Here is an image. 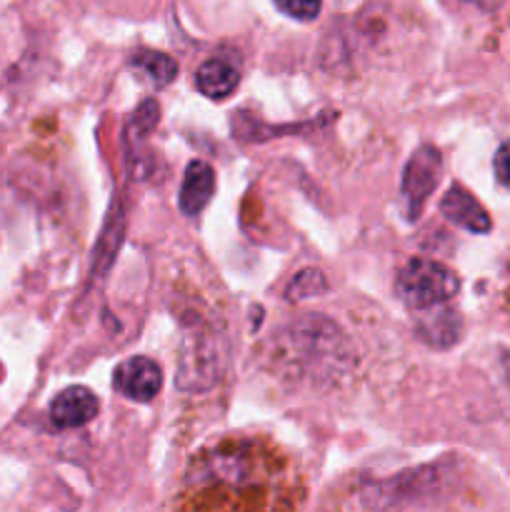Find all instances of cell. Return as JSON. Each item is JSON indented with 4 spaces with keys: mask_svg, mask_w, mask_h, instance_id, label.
<instances>
[{
    "mask_svg": "<svg viewBox=\"0 0 510 512\" xmlns=\"http://www.w3.org/2000/svg\"><path fill=\"white\" fill-rule=\"evenodd\" d=\"M460 278L448 268L430 258H410L395 278V293L415 313L443 308L458 295Z\"/></svg>",
    "mask_w": 510,
    "mask_h": 512,
    "instance_id": "6da1fadb",
    "label": "cell"
},
{
    "mask_svg": "<svg viewBox=\"0 0 510 512\" xmlns=\"http://www.w3.org/2000/svg\"><path fill=\"white\" fill-rule=\"evenodd\" d=\"M440 175H443V158L435 145H420L408 160L403 170V183H400V195H403V213L410 223L423 215L425 203L438 188Z\"/></svg>",
    "mask_w": 510,
    "mask_h": 512,
    "instance_id": "7a4b0ae2",
    "label": "cell"
},
{
    "mask_svg": "<svg viewBox=\"0 0 510 512\" xmlns=\"http://www.w3.org/2000/svg\"><path fill=\"white\" fill-rule=\"evenodd\" d=\"M113 385L125 398L148 403L163 388V373H160L158 363H153L150 358H143V355H135V358L123 360L115 368Z\"/></svg>",
    "mask_w": 510,
    "mask_h": 512,
    "instance_id": "3957f363",
    "label": "cell"
},
{
    "mask_svg": "<svg viewBox=\"0 0 510 512\" xmlns=\"http://www.w3.org/2000/svg\"><path fill=\"white\" fill-rule=\"evenodd\" d=\"M98 410L100 403L93 390L83 388V385H73V388H65L63 393L55 395L48 415L55 428L70 430L88 425L98 415Z\"/></svg>",
    "mask_w": 510,
    "mask_h": 512,
    "instance_id": "277c9868",
    "label": "cell"
},
{
    "mask_svg": "<svg viewBox=\"0 0 510 512\" xmlns=\"http://www.w3.org/2000/svg\"><path fill=\"white\" fill-rule=\"evenodd\" d=\"M440 213L450 220V223L460 225V228L470 230V233H490L493 223H490V215L483 205L478 203L473 193L463 188V185H453L448 193L440 200Z\"/></svg>",
    "mask_w": 510,
    "mask_h": 512,
    "instance_id": "5b68a950",
    "label": "cell"
},
{
    "mask_svg": "<svg viewBox=\"0 0 510 512\" xmlns=\"http://www.w3.org/2000/svg\"><path fill=\"white\" fill-rule=\"evenodd\" d=\"M215 193V173L205 160H193L188 163L183 175V185H180V210L188 218H195L205 210Z\"/></svg>",
    "mask_w": 510,
    "mask_h": 512,
    "instance_id": "8992f818",
    "label": "cell"
},
{
    "mask_svg": "<svg viewBox=\"0 0 510 512\" xmlns=\"http://www.w3.org/2000/svg\"><path fill=\"white\" fill-rule=\"evenodd\" d=\"M240 83V73L225 60H205L195 73V88L210 100H225Z\"/></svg>",
    "mask_w": 510,
    "mask_h": 512,
    "instance_id": "52a82bcc",
    "label": "cell"
},
{
    "mask_svg": "<svg viewBox=\"0 0 510 512\" xmlns=\"http://www.w3.org/2000/svg\"><path fill=\"white\" fill-rule=\"evenodd\" d=\"M420 315H423V320H420V333H423V338L430 345L448 348V345H453L460 338V320L453 310H448V305L425 310Z\"/></svg>",
    "mask_w": 510,
    "mask_h": 512,
    "instance_id": "ba28073f",
    "label": "cell"
},
{
    "mask_svg": "<svg viewBox=\"0 0 510 512\" xmlns=\"http://www.w3.org/2000/svg\"><path fill=\"white\" fill-rule=\"evenodd\" d=\"M130 65H133L140 75H145L148 83L155 85V88H165V85L173 83L175 75H178V63H175L168 53H160V50H138V53H133V58H130Z\"/></svg>",
    "mask_w": 510,
    "mask_h": 512,
    "instance_id": "9c48e42d",
    "label": "cell"
},
{
    "mask_svg": "<svg viewBox=\"0 0 510 512\" xmlns=\"http://www.w3.org/2000/svg\"><path fill=\"white\" fill-rule=\"evenodd\" d=\"M123 210L118 208V213L110 215V220L105 223V230L103 235H100L98 240V248H95V270H98V275H103L105 270L110 268V263H113L115 253H118L120 248V240H123Z\"/></svg>",
    "mask_w": 510,
    "mask_h": 512,
    "instance_id": "30bf717a",
    "label": "cell"
},
{
    "mask_svg": "<svg viewBox=\"0 0 510 512\" xmlns=\"http://www.w3.org/2000/svg\"><path fill=\"white\" fill-rule=\"evenodd\" d=\"M328 290V283H325V275L320 270H300L298 275L293 278V283L288 285V300H305V298H315V295L325 293Z\"/></svg>",
    "mask_w": 510,
    "mask_h": 512,
    "instance_id": "8fae6325",
    "label": "cell"
},
{
    "mask_svg": "<svg viewBox=\"0 0 510 512\" xmlns=\"http://www.w3.org/2000/svg\"><path fill=\"white\" fill-rule=\"evenodd\" d=\"M158 115V103H155V100H145V103L135 110L133 120H130V125L135 128V138H145L148 133H153V128L158 125Z\"/></svg>",
    "mask_w": 510,
    "mask_h": 512,
    "instance_id": "7c38bea8",
    "label": "cell"
},
{
    "mask_svg": "<svg viewBox=\"0 0 510 512\" xmlns=\"http://www.w3.org/2000/svg\"><path fill=\"white\" fill-rule=\"evenodd\" d=\"M275 5L295 20H315L323 0H275Z\"/></svg>",
    "mask_w": 510,
    "mask_h": 512,
    "instance_id": "4fadbf2b",
    "label": "cell"
},
{
    "mask_svg": "<svg viewBox=\"0 0 510 512\" xmlns=\"http://www.w3.org/2000/svg\"><path fill=\"white\" fill-rule=\"evenodd\" d=\"M493 170H495V178H498V183L505 185V188H510V140L508 143L500 145L498 153H495Z\"/></svg>",
    "mask_w": 510,
    "mask_h": 512,
    "instance_id": "5bb4252c",
    "label": "cell"
},
{
    "mask_svg": "<svg viewBox=\"0 0 510 512\" xmlns=\"http://www.w3.org/2000/svg\"><path fill=\"white\" fill-rule=\"evenodd\" d=\"M468 3L478 5V8H483V10H495V8H500L505 0H468Z\"/></svg>",
    "mask_w": 510,
    "mask_h": 512,
    "instance_id": "9a60e30c",
    "label": "cell"
}]
</instances>
